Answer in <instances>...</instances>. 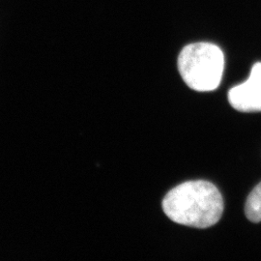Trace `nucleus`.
I'll use <instances>...</instances> for the list:
<instances>
[{
  "instance_id": "nucleus-1",
  "label": "nucleus",
  "mask_w": 261,
  "mask_h": 261,
  "mask_svg": "<svg viewBox=\"0 0 261 261\" xmlns=\"http://www.w3.org/2000/svg\"><path fill=\"white\" fill-rule=\"evenodd\" d=\"M163 210L176 224L207 228L217 224L224 212V199L214 184L189 181L169 191L163 200Z\"/></svg>"
},
{
  "instance_id": "nucleus-2",
  "label": "nucleus",
  "mask_w": 261,
  "mask_h": 261,
  "mask_svg": "<svg viewBox=\"0 0 261 261\" xmlns=\"http://www.w3.org/2000/svg\"><path fill=\"white\" fill-rule=\"evenodd\" d=\"M178 70L193 90L213 91L222 82L224 56L222 49L210 43H196L184 47L178 56Z\"/></svg>"
},
{
  "instance_id": "nucleus-3",
  "label": "nucleus",
  "mask_w": 261,
  "mask_h": 261,
  "mask_svg": "<svg viewBox=\"0 0 261 261\" xmlns=\"http://www.w3.org/2000/svg\"><path fill=\"white\" fill-rule=\"evenodd\" d=\"M228 102L238 112H261V62L252 66L245 83L228 91Z\"/></svg>"
},
{
  "instance_id": "nucleus-4",
  "label": "nucleus",
  "mask_w": 261,
  "mask_h": 261,
  "mask_svg": "<svg viewBox=\"0 0 261 261\" xmlns=\"http://www.w3.org/2000/svg\"><path fill=\"white\" fill-rule=\"evenodd\" d=\"M245 214L252 223L261 222V182L249 195L245 204Z\"/></svg>"
}]
</instances>
